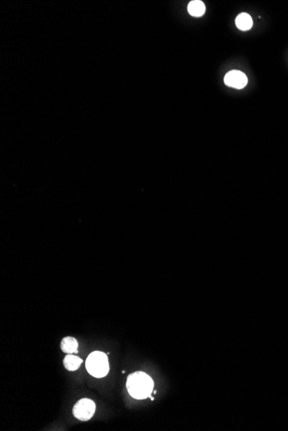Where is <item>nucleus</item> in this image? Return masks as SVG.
I'll use <instances>...</instances> for the list:
<instances>
[{"label":"nucleus","instance_id":"f03ea898","mask_svg":"<svg viewBox=\"0 0 288 431\" xmlns=\"http://www.w3.org/2000/svg\"><path fill=\"white\" fill-rule=\"evenodd\" d=\"M85 366L88 373L96 378L105 377L110 370L107 356L99 351L93 352L88 356Z\"/></svg>","mask_w":288,"mask_h":431},{"label":"nucleus","instance_id":"7ed1b4c3","mask_svg":"<svg viewBox=\"0 0 288 431\" xmlns=\"http://www.w3.org/2000/svg\"><path fill=\"white\" fill-rule=\"evenodd\" d=\"M96 411V406L94 401L89 398H82L77 402L73 409V414L77 419L88 421L94 417Z\"/></svg>","mask_w":288,"mask_h":431},{"label":"nucleus","instance_id":"0eeeda50","mask_svg":"<svg viewBox=\"0 0 288 431\" xmlns=\"http://www.w3.org/2000/svg\"><path fill=\"white\" fill-rule=\"evenodd\" d=\"M81 363L82 360L79 358V356L71 355V354L67 355L64 358V361H63L64 367L68 371H75L79 368Z\"/></svg>","mask_w":288,"mask_h":431},{"label":"nucleus","instance_id":"6e6552de","mask_svg":"<svg viewBox=\"0 0 288 431\" xmlns=\"http://www.w3.org/2000/svg\"><path fill=\"white\" fill-rule=\"evenodd\" d=\"M188 12L192 17H201L206 12V6L200 0H194L188 5Z\"/></svg>","mask_w":288,"mask_h":431},{"label":"nucleus","instance_id":"423d86ee","mask_svg":"<svg viewBox=\"0 0 288 431\" xmlns=\"http://www.w3.org/2000/svg\"><path fill=\"white\" fill-rule=\"evenodd\" d=\"M236 25L241 30H249L253 26V20L247 13H241L236 18Z\"/></svg>","mask_w":288,"mask_h":431},{"label":"nucleus","instance_id":"20e7f679","mask_svg":"<svg viewBox=\"0 0 288 431\" xmlns=\"http://www.w3.org/2000/svg\"><path fill=\"white\" fill-rule=\"evenodd\" d=\"M226 85L235 89H243L248 84L247 76L240 71H231L224 77Z\"/></svg>","mask_w":288,"mask_h":431},{"label":"nucleus","instance_id":"f257e3e1","mask_svg":"<svg viewBox=\"0 0 288 431\" xmlns=\"http://www.w3.org/2000/svg\"><path fill=\"white\" fill-rule=\"evenodd\" d=\"M126 386L128 392L133 397L142 399L151 394L154 382L152 379L145 373L136 372L128 377Z\"/></svg>","mask_w":288,"mask_h":431},{"label":"nucleus","instance_id":"39448f33","mask_svg":"<svg viewBox=\"0 0 288 431\" xmlns=\"http://www.w3.org/2000/svg\"><path fill=\"white\" fill-rule=\"evenodd\" d=\"M61 349L67 354L78 353V342L72 336H66L61 343Z\"/></svg>","mask_w":288,"mask_h":431}]
</instances>
